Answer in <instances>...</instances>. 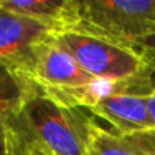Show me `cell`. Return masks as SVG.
I'll return each mask as SVG.
<instances>
[{
	"mask_svg": "<svg viewBox=\"0 0 155 155\" xmlns=\"http://www.w3.org/2000/svg\"><path fill=\"white\" fill-rule=\"evenodd\" d=\"M137 47L147 55V58L152 62V65L155 67V35H150V37L143 38L142 42H138Z\"/></svg>",
	"mask_w": 155,
	"mask_h": 155,
	"instance_id": "cell-10",
	"label": "cell"
},
{
	"mask_svg": "<svg viewBox=\"0 0 155 155\" xmlns=\"http://www.w3.org/2000/svg\"><path fill=\"white\" fill-rule=\"evenodd\" d=\"M52 37L97 80L122 82L155 74V67L138 47L105 37L82 25L55 32Z\"/></svg>",
	"mask_w": 155,
	"mask_h": 155,
	"instance_id": "cell-2",
	"label": "cell"
},
{
	"mask_svg": "<svg viewBox=\"0 0 155 155\" xmlns=\"http://www.w3.org/2000/svg\"><path fill=\"white\" fill-rule=\"evenodd\" d=\"M94 117L35 85L8 127L28 148L45 155H88Z\"/></svg>",
	"mask_w": 155,
	"mask_h": 155,
	"instance_id": "cell-1",
	"label": "cell"
},
{
	"mask_svg": "<svg viewBox=\"0 0 155 155\" xmlns=\"http://www.w3.org/2000/svg\"><path fill=\"white\" fill-rule=\"evenodd\" d=\"M35 84L7 67H0V134L24 107Z\"/></svg>",
	"mask_w": 155,
	"mask_h": 155,
	"instance_id": "cell-8",
	"label": "cell"
},
{
	"mask_svg": "<svg viewBox=\"0 0 155 155\" xmlns=\"http://www.w3.org/2000/svg\"><path fill=\"white\" fill-rule=\"evenodd\" d=\"M24 147H25V145H24ZM25 155H45V153H42V152L35 150V148H28V147H25Z\"/></svg>",
	"mask_w": 155,
	"mask_h": 155,
	"instance_id": "cell-12",
	"label": "cell"
},
{
	"mask_svg": "<svg viewBox=\"0 0 155 155\" xmlns=\"http://www.w3.org/2000/svg\"><path fill=\"white\" fill-rule=\"evenodd\" d=\"M52 35L45 25L0 7V67L25 77L37 50Z\"/></svg>",
	"mask_w": 155,
	"mask_h": 155,
	"instance_id": "cell-5",
	"label": "cell"
},
{
	"mask_svg": "<svg viewBox=\"0 0 155 155\" xmlns=\"http://www.w3.org/2000/svg\"><path fill=\"white\" fill-rule=\"evenodd\" d=\"M25 78L65 102H70L77 94L97 82L54 37L40 45Z\"/></svg>",
	"mask_w": 155,
	"mask_h": 155,
	"instance_id": "cell-4",
	"label": "cell"
},
{
	"mask_svg": "<svg viewBox=\"0 0 155 155\" xmlns=\"http://www.w3.org/2000/svg\"><path fill=\"white\" fill-rule=\"evenodd\" d=\"M88 155H155V128L118 132L92 120Z\"/></svg>",
	"mask_w": 155,
	"mask_h": 155,
	"instance_id": "cell-6",
	"label": "cell"
},
{
	"mask_svg": "<svg viewBox=\"0 0 155 155\" xmlns=\"http://www.w3.org/2000/svg\"><path fill=\"white\" fill-rule=\"evenodd\" d=\"M0 7L60 32L80 24L78 0H0Z\"/></svg>",
	"mask_w": 155,
	"mask_h": 155,
	"instance_id": "cell-7",
	"label": "cell"
},
{
	"mask_svg": "<svg viewBox=\"0 0 155 155\" xmlns=\"http://www.w3.org/2000/svg\"><path fill=\"white\" fill-rule=\"evenodd\" d=\"M150 112H152V117H153V122H155V90L152 92V95H150Z\"/></svg>",
	"mask_w": 155,
	"mask_h": 155,
	"instance_id": "cell-11",
	"label": "cell"
},
{
	"mask_svg": "<svg viewBox=\"0 0 155 155\" xmlns=\"http://www.w3.org/2000/svg\"><path fill=\"white\" fill-rule=\"evenodd\" d=\"M78 25L137 47L155 35V0H82Z\"/></svg>",
	"mask_w": 155,
	"mask_h": 155,
	"instance_id": "cell-3",
	"label": "cell"
},
{
	"mask_svg": "<svg viewBox=\"0 0 155 155\" xmlns=\"http://www.w3.org/2000/svg\"><path fill=\"white\" fill-rule=\"evenodd\" d=\"M0 155H25V147L10 127L0 134Z\"/></svg>",
	"mask_w": 155,
	"mask_h": 155,
	"instance_id": "cell-9",
	"label": "cell"
}]
</instances>
